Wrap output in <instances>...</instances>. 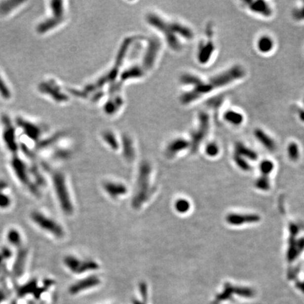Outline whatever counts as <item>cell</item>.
<instances>
[{
    "label": "cell",
    "instance_id": "cell-1",
    "mask_svg": "<svg viewBox=\"0 0 304 304\" xmlns=\"http://www.w3.org/2000/svg\"><path fill=\"white\" fill-rule=\"evenodd\" d=\"M246 72L241 66H234L224 72L204 77L195 73H186L180 79L183 93L180 101L183 105H191L215 91L224 88L243 78Z\"/></svg>",
    "mask_w": 304,
    "mask_h": 304
},
{
    "label": "cell",
    "instance_id": "cell-2",
    "mask_svg": "<svg viewBox=\"0 0 304 304\" xmlns=\"http://www.w3.org/2000/svg\"><path fill=\"white\" fill-rule=\"evenodd\" d=\"M145 21L163 38V40L174 52H181L185 45L194 40V29L178 19H171L155 11L145 15Z\"/></svg>",
    "mask_w": 304,
    "mask_h": 304
},
{
    "label": "cell",
    "instance_id": "cell-3",
    "mask_svg": "<svg viewBox=\"0 0 304 304\" xmlns=\"http://www.w3.org/2000/svg\"><path fill=\"white\" fill-rule=\"evenodd\" d=\"M152 168L150 163L144 161L139 168L138 183L132 205L135 209H138L147 202L152 196L154 190L151 186Z\"/></svg>",
    "mask_w": 304,
    "mask_h": 304
},
{
    "label": "cell",
    "instance_id": "cell-4",
    "mask_svg": "<svg viewBox=\"0 0 304 304\" xmlns=\"http://www.w3.org/2000/svg\"><path fill=\"white\" fill-rule=\"evenodd\" d=\"M211 128V118L207 112H200L196 115V121L193 126L192 131L190 134V152L196 153L200 145L207 137Z\"/></svg>",
    "mask_w": 304,
    "mask_h": 304
},
{
    "label": "cell",
    "instance_id": "cell-5",
    "mask_svg": "<svg viewBox=\"0 0 304 304\" xmlns=\"http://www.w3.org/2000/svg\"><path fill=\"white\" fill-rule=\"evenodd\" d=\"M216 50L214 39V32L210 26L208 28L206 38L200 39L195 51L196 63L201 66L207 65L214 58Z\"/></svg>",
    "mask_w": 304,
    "mask_h": 304
},
{
    "label": "cell",
    "instance_id": "cell-6",
    "mask_svg": "<svg viewBox=\"0 0 304 304\" xmlns=\"http://www.w3.org/2000/svg\"><path fill=\"white\" fill-rule=\"evenodd\" d=\"M234 296L240 298V300H249L254 297V292L249 288H242L235 287L229 283L225 284L224 290L215 296L211 304H223L227 302H235Z\"/></svg>",
    "mask_w": 304,
    "mask_h": 304
},
{
    "label": "cell",
    "instance_id": "cell-7",
    "mask_svg": "<svg viewBox=\"0 0 304 304\" xmlns=\"http://www.w3.org/2000/svg\"><path fill=\"white\" fill-rule=\"evenodd\" d=\"M53 185L54 190L57 194L58 201L60 204L61 208L65 214H72L74 208L67 184H66L65 178L60 173H57L53 176Z\"/></svg>",
    "mask_w": 304,
    "mask_h": 304
},
{
    "label": "cell",
    "instance_id": "cell-8",
    "mask_svg": "<svg viewBox=\"0 0 304 304\" xmlns=\"http://www.w3.org/2000/svg\"><path fill=\"white\" fill-rule=\"evenodd\" d=\"M31 219L38 227L44 229L46 232L51 233L57 237H62L64 235V230L60 225L50 218L44 216L42 213L34 211L31 214Z\"/></svg>",
    "mask_w": 304,
    "mask_h": 304
},
{
    "label": "cell",
    "instance_id": "cell-9",
    "mask_svg": "<svg viewBox=\"0 0 304 304\" xmlns=\"http://www.w3.org/2000/svg\"><path fill=\"white\" fill-rule=\"evenodd\" d=\"M1 123L3 126V141L8 150L15 154L18 151L19 146L16 141V130L14 124L6 114L1 115Z\"/></svg>",
    "mask_w": 304,
    "mask_h": 304
},
{
    "label": "cell",
    "instance_id": "cell-10",
    "mask_svg": "<svg viewBox=\"0 0 304 304\" xmlns=\"http://www.w3.org/2000/svg\"><path fill=\"white\" fill-rule=\"evenodd\" d=\"M64 264L69 270L76 274H82L89 271L97 270L99 265L93 260L80 261L73 256H68L64 259Z\"/></svg>",
    "mask_w": 304,
    "mask_h": 304
},
{
    "label": "cell",
    "instance_id": "cell-11",
    "mask_svg": "<svg viewBox=\"0 0 304 304\" xmlns=\"http://www.w3.org/2000/svg\"><path fill=\"white\" fill-rule=\"evenodd\" d=\"M101 284V280L97 276L92 275L76 281L69 287V293L73 297L80 295L83 292L95 288Z\"/></svg>",
    "mask_w": 304,
    "mask_h": 304
},
{
    "label": "cell",
    "instance_id": "cell-12",
    "mask_svg": "<svg viewBox=\"0 0 304 304\" xmlns=\"http://www.w3.org/2000/svg\"><path fill=\"white\" fill-rule=\"evenodd\" d=\"M38 90L42 94L49 95L57 102H66L69 100V96L64 93L57 82L53 80L41 82L38 86Z\"/></svg>",
    "mask_w": 304,
    "mask_h": 304
},
{
    "label": "cell",
    "instance_id": "cell-13",
    "mask_svg": "<svg viewBox=\"0 0 304 304\" xmlns=\"http://www.w3.org/2000/svg\"><path fill=\"white\" fill-rule=\"evenodd\" d=\"M186 150H190V139H186L183 137H176L172 139L171 141L167 145L165 153L168 158H172L178 155L181 152Z\"/></svg>",
    "mask_w": 304,
    "mask_h": 304
},
{
    "label": "cell",
    "instance_id": "cell-14",
    "mask_svg": "<svg viewBox=\"0 0 304 304\" xmlns=\"http://www.w3.org/2000/svg\"><path fill=\"white\" fill-rule=\"evenodd\" d=\"M16 123L30 139L38 141L41 135V129L38 125L22 118H16Z\"/></svg>",
    "mask_w": 304,
    "mask_h": 304
},
{
    "label": "cell",
    "instance_id": "cell-15",
    "mask_svg": "<svg viewBox=\"0 0 304 304\" xmlns=\"http://www.w3.org/2000/svg\"><path fill=\"white\" fill-rule=\"evenodd\" d=\"M247 7L255 14L261 16L269 17L272 14V8L267 2L264 1H244Z\"/></svg>",
    "mask_w": 304,
    "mask_h": 304
},
{
    "label": "cell",
    "instance_id": "cell-16",
    "mask_svg": "<svg viewBox=\"0 0 304 304\" xmlns=\"http://www.w3.org/2000/svg\"><path fill=\"white\" fill-rule=\"evenodd\" d=\"M104 189L111 197L116 199L119 196L126 194L128 190L126 187L120 183H113V182H107L104 184Z\"/></svg>",
    "mask_w": 304,
    "mask_h": 304
},
{
    "label": "cell",
    "instance_id": "cell-17",
    "mask_svg": "<svg viewBox=\"0 0 304 304\" xmlns=\"http://www.w3.org/2000/svg\"><path fill=\"white\" fill-rule=\"evenodd\" d=\"M11 166L14 168L15 173L19 178L20 181L22 182L23 183H28L27 173H26L24 162L21 161L19 157L15 156L11 161Z\"/></svg>",
    "mask_w": 304,
    "mask_h": 304
},
{
    "label": "cell",
    "instance_id": "cell-18",
    "mask_svg": "<svg viewBox=\"0 0 304 304\" xmlns=\"http://www.w3.org/2000/svg\"><path fill=\"white\" fill-rule=\"evenodd\" d=\"M63 22L62 19H56L54 17L49 18V19L44 20L42 22L39 23L37 26V31L38 34H44L49 31H52L54 28H57Z\"/></svg>",
    "mask_w": 304,
    "mask_h": 304
},
{
    "label": "cell",
    "instance_id": "cell-19",
    "mask_svg": "<svg viewBox=\"0 0 304 304\" xmlns=\"http://www.w3.org/2000/svg\"><path fill=\"white\" fill-rule=\"evenodd\" d=\"M123 156L128 161H133L135 156L133 140L128 136H123L121 139Z\"/></svg>",
    "mask_w": 304,
    "mask_h": 304
},
{
    "label": "cell",
    "instance_id": "cell-20",
    "mask_svg": "<svg viewBox=\"0 0 304 304\" xmlns=\"http://www.w3.org/2000/svg\"><path fill=\"white\" fill-rule=\"evenodd\" d=\"M255 136L259 142L264 145L267 150H274L275 149V143L270 136L265 133L262 129H257L255 130Z\"/></svg>",
    "mask_w": 304,
    "mask_h": 304
},
{
    "label": "cell",
    "instance_id": "cell-21",
    "mask_svg": "<svg viewBox=\"0 0 304 304\" xmlns=\"http://www.w3.org/2000/svg\"><path fill=\"white\" fill-rule=\"evenodd\" d=\"M107 130H105L102 133V138H103L104 142L112 150H117L119 148V143L118 141V138H117L116 134L112 129H107Z\"/></svg>",
    "mask_w": 304,
    "mask_h": 304
},
{
    "label": "cell",
    "instance_id": "cell-22",
    "mask_svg": "<svg viewBox=\"0 0 304 304\" xmlns=\"http://www.w3.org/2000/svg\"><path fill=\"white\" fill-rule=\"evenodd\" d=\"M224 119L227 123L235 126L241 125L244 121L242 114L234 110L227 111L224 114Z\"/></svg>",
    "mask_w": 304,
    "mask_h": 304
},
{
    "label": "cell",
    "instance_id": "cell-23",
    "mask_svg": "<svg viewBox=\"0 0 304 304\" xmlns=\"http://www.w3.org/2000/svg\"><path fill=\"white\" fill-rule=\"evenodd\" d=\"M138 289L140 297H134L131 304H150L148 285L145 282H141L139 285Z\"/></svg>",
    "mask_w": 304,
    "mask_h": 304
},
{
    "label": "cell",
    "instance_id": "cell-24",
    "mask_svg": "<svg viewBox=\"0 0 304 304\" xmlns=\"http://www.w3.org/2000/svg\"><path fill=\"white\" fill-rule=\"evenodd\" d=\"M274 47V41L269 36H264L259 38L257 42V48L259 52L267 54L270 52Z\"/></svg>",
    "mask_w": 304,
    "mask_h": 304
},
{
    "label": "cell",
    "instance_id": "cell-25",
    "mask_svg": "<svg viewBox=\"0 0 304 304\" xmlns=\"http://www.w3.org/2000/svg\"><path fill=\"white\" fill-rule=\"evenodd\" d=\"M23 3L24 1H19V0H9V1H2L0 3V14H9Z\"/></svg>",
    "mask_w": 304,
    "mask_h": 304
},
{
    "label": "cell",
    "instance_id": "cell-26",
    "mask_svg": "<svg viewBox=\"0 0 304 304\" xmlns=\"http://www.w3.org/2000/svg\"><path fill=\"white\" fill-rule=\"evenodd\" d=\"M50 9L52 10V17L64 20L65 10H64V2L62 1L54 0L51 1Z\"/></svg>",
    "mask_w": 304,
    "mask_h": 304
},
{
    "label": "cell",
    "instance_id": "cell-27",
    "mask_svg": "<svg viewBox=\"0 0 304 304\" xmlns=\"http://www.w3.org/2000/svg\"><path fill=\"white\" fill-rule=\"evenodd\" d=\"M26 252L24 251H21L18 255L16 262L14 267V272L15 275H17V277H20L24 271V267L25 261H26Z\"/></svg>",
    "mask_w": 304,
    "mask_h": 304
},
{
    "label": "cell",
    "instance_id": "cell-28",
    "mask_svg": "<svg viewBox=\"0 0 304 304\" xmlns=\"http://www.w3.org/2000/svg\"><path fill=\"white\" fill-rule=\"evenodd\" d=\"M191 205L188 200L185 199H180L177 200L175 208L176 210L180 214H186L190 211Z\"/></svg>",
    "mask_w": 304,
    "mask_h": 304
},
{
    "label": "cell",
    "instance_id": "cell-29",
    "mask_svg": "<svg viewBox=\"0 0 304 304\" xmlns=\"http://www.w3.org/2000/svg\"><path fill=\"white\" fill-rule=\"evenodd\" d=\"M205 153L210 157L217 156L219 153V147L218 146L217 144L215 143L207 144L205 148Z\"/></svg>",
    "mask_w": 304,
    "mask_h": 304
},
{
    "label": "cell",
    "instance_id": "cell-30",
    "mask_svg": "<svg viewBox=\"0 0 304 304\" xmlns=\"http://www.w3.org/2000/svg\"><path fill=\"white\" fill-rule=\"evenodd\" d=\"M0 95L5 100H9L11 97V91L1 76H0Z\"/></svg>",
    "mask_w": 304,
    "mask_h": 304
},
{
    "label": "cell",
    "instance_id": "cell-31",
    "mask_svg": "<svg viewBox=\"0 0 304 304\" xmlns=\"http://www.w3.org/2000/svg\"><path fill=\"white\" fill-rule=\"evenodd\" d=\"M61 137H62V134L58 133L57 135H54V136L51 137V138H47V140L39 142V148H46V147L49 146V145H52V144L56 143Z\"/></svg>",
    "mask_w": 304,
    "mask_h": 304
},
{
    "label": "cell",
    "instance_id": "cell-32",
    "mask_svg": "<svg viewBox=\"0 0 304 304\" xmlns=\"http://www.w3.org/2000/svg\"><path fill=\"white\" fill-rule=\"evenodd\" d=\"M8 239H9L10 243H11V244L17 245V244H19L20 241H21V237H20L19 232L17 231L12 229V230H10L9 234H8Z\"/></svg>",
    "mask_w": 304,
    "mask_h": 304
},
{
    "label": "cell",
    "instance_id": "cell-33",
    "mask_svg": "<svg viewBox=\"0 0 304 304\" xmlns=\"http://www.w3.org/2000/svg\"><path fill=\"white\" fill-rule=\"evenodd\" d=\"M293 16L297 21H304V3L302 7L294 10Z\"/></svg>",
    "mask_w": 304,
    "mask_h": 304
},
{
    "label": "cell",
    "instance_id": "cell-34",
    "mask_svg": "<svg viewBox=\"0 0 304 304\" xmlns=\"http://www.w3.org/2000/svg\"><path fill=\"white\" fill-rule=\"evenodd\" d=\"M10 205V199L6 195L0 193V208H6Z\"/></svg>",
    "mask_w": 304,
    "mask_h": 304
},
{
    "label": "cell",
    "instance_id": "cell-35",
    "mask_svg": "<svg viewBox=\"0 0 304 304\" xmlns=\"http://www.w3.org/2000/svg\"><path fill=\"white\" fill-rule=\"evenodd\" d=\"M289 152H290V156L292 158H297L298 156V147L295 143H292L289 146Z\"/></svg>",
    "mask_w": 304,
    "mask_h": 304
},
{
    "label": "cell",
    "instance_id": "cell-36",
    "mask_svg": "<svg viewBox=\"0 0 304 304\" xmlns=\"http://www.w3.org/2000/svg\"><path fill=\"white\" fill-rule=\"evenodd\" d=\"M0 304H8L7 294L1 289H0Z\"/></svg>",
    "mask_w": 304,
    "mask_h": 304
},
{
    "label": "cell",
    "instance_id": "cell-37",
    "mask_svg": "<svg viewBox=\"0 0 304 304\" xmlns=\"http://www.w3.org/2000/svg\"><path fill=\"white\" fill-rule=\"evenodd\" d=\"M299 115H300V118L302 121H303L304 123V110H302L300 111V113H299Z\"/></svg>",
    "mask_w": 304,
    "mask_h": 304
},
{
    "label": "cell",
    "instance_id": "cell-38",
    "mask_svg": "<svg viewBox=\"0 0 304 304\" xmlns=\"http://www.w3.org/2000/svg\"><path fill=\"white\" fill-rule=\"evenodd\" d=\"M149 51H150V52H149V54H150V53H151V52H152V49H149ZM151 57H152L151 55H150V57H149V59H151ZM152 59H153V58L152 57Z\"/></svg>",
    "mask_w": 304,
    "mask_h": 304
},
{
    "label": "cell",
    "instance_id": "cell-39",
    "mask_svg": "<svg viewBox=\"0 0 304 304\" xmlns=\"http://www.w3.org/2000/svg\"><path fill=\"white\" fill-rule=\"evenodd\" d=\"M1 262H2V258H1V255H0V264H1Z\"/></svg>",
    "mask_w": 304,
    "mask_h": 304
}]
</instances>
